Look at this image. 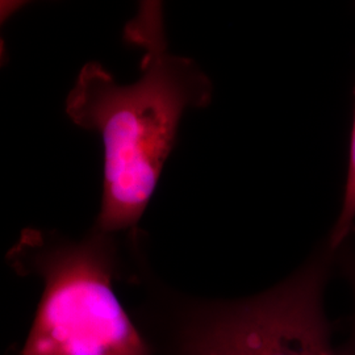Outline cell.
<instances>
[{
    "mask_svg": "<svg viewBox=\"0 0 355 355\" xmlns=\"http://www.w3.org/2000/svg\"><path fill=\"white\" fill-rule=\"evenodd\" d=\"M125 31L145 49L140 78L119 83L91 61L66 99L70 120L102 140V202L94 228L107 234L136 230L175 148L183 114L209 105L214 96L199 64L167 51L159 6L141 7Z\"/></svg>",
    "mask_w": 355,
    "mask_h": 355,
    "instance_id": "cell-1",
    "label": "cell"
},
{
    "mask_svg": "<svg viewBox=\"0 0 355 355\" xmlns=\"http://www.w3.org/2000/svg\"><path fill=\"white\" fill-rule=\"evenodd\" d=\"M114 234L92 228L82 241L26 229L8 254L44 292L23 355H150L114 295Z\"/></svg>",
    "mask_w": 355,
    "mask_h": 355,
    "instance_id": "cell-2",
    "label": "cell"
},
{
    "mask_svg": "<svg viewBox=\"0 0 355 355\" xmlns=\"http://www.w3.org/2000/svg\"><path fill=\"white\" fill-rule=\"evenodd\" d=\"M341 258H345V272L346 278L350 282L353 293H354V320H353V328H352V334L349 337V341L346 345L341 347L343 355H355V254L349 253L343 257V254H338Z\"/></svg>",
    "mask_w": 355,
    "mask_h": 355,
    "instance_id": "cell-5",
    "label": "cell"
},
{
    "mask_svg": "<svg viewBox=\"0 0 355 355\" xmlns=\"http://www.w3.org/2000/svg\"><path fill=\"white\" fill-rule=\"evenodd\" d=\"M334 258L325 245L268 291L207 305L186 334L183 355H343L324 306Z\"/></svg>",
    "mask_w": 355,
    "mask_h": 355,
    "instance_id": "cell-3",
    "label": "cell"
},
{
    "mask_svg": "<svg viewBox=\"0 0 355 355\" xmlns=\"http://www.w3.org/2000/svg\"><path fill=\"white\" fill-rule=\"evenodd\" d=\"M355 96V89H354ZM355 228V105L354 117H353V129L350 140V155H349V170L347 179L343 192L341 211L337 216L336 223L330 230L327 248L334 254L338 253L349 241Z\"/></svg>",
    "mask_w": 355,
    "mask_h": 355,
    "instance_id": "cell-4",
    "label": "cell"
}]
</instances>
